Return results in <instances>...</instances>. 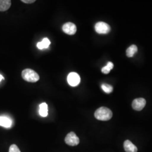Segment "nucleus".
Listing matches in <instances>:
<instances>
[{
	"label": "nucleus",
	"instance_id": "obj_14",
	"mask_svg": "<svg viewBox=\"0 0 152 152\" xmlns=\"http://www.w3.org/2000/svg\"><path fill=\"white\" fill-rule=\"evenodd\" d=\"M113 66L114 65L113 63L109 61L107 65L104 66L103 68L102 69V73H103L104 74H108L110 71L113 68Z\"/></svg>",
	"mask_w": 152,
	"mask_h": 152
},
{
	"label": "nucleus",
	"instance_id": "obj_10",
	"mask_svg": "<svg viewBox=\"0 0 152 152\" xmlns=\"http://www.w3.org/2000/svg\"><path fill=\"white\" fill-rule=\"evenodd\" d=\"M0 126L6 128H10L12 126V121L6 117H0Z\"/></svg>",
	"mask_w": 152,
	"mask_h": 152
},
{
	"label": "nucleus",
	"instance_id": "obj_8",
	"mask_svg": "<svg viewBox=\"0 0 152 152\" xmlns=\"http://www.w3.org/2000/svg\"><path fill=\"white\" fill-rule=\"evenodd\" d=\"M124 149L126 152H137V147L133 144L131 141L127 140L124 142Z\"/></svg>",
	"mask_w": 152,
	"mask_h": 152
},
{
	"label": "nucleus",
	"instance_id": "obj_7",
	"mask_svg": "<svg viewBox=\"0 0 152 152\" xmlns=\"http://www.w3.org/2000/svg\"><path fill=\"white\" fill-rule=\"evenodd\" d=\"M63 32L68 35H73L77 32L76 26L71 22H68L64 24L62 27Z\"/></svg>",
	"mask_w": 152,
	"mask_h": 152
},
{
	"label": "nucleus",
	"instance_id": "obj_4",
	"mask_svg": "<svg viewBox=\"0 0 152 152\" xmlns=\"http://www.w3.org/2000/svg\"><path fill=\"white\" fill-rule=\"evenodd\" d=\"M65 143L70 146H76L80 143V139L73 132H71L65 137Z\"/></svg>",
	"mask_w": 152,
	"mask_h": 152
},
{
	"label": "nucleus",
	"instance_id": "obj_2",
	"mask_svg": "<svg viewBox=\"0 0 152 152\" xmlns=\"http://www.w3.org/2000/svg\"><path fill=\"white\" fill-rule=\"evenodd\" d=\"M22 78L29 82H36L39 80V76L34 71L31 69H26L22 71Z\"/></svg>",
	"mask_w": 152,
	"mask_h": 152
},
{
	"label": "nucleus",
	"instance_id": "obj_6",
	"mask_svg": "<svg viewBox=\"0 0 152 152\" xmlns=\"http://www.w3.org/2000/svg\"><path fill=\"white\" fill-rule=\"evenodd\" d=\"M146 105V100L144 98H137L134 100L132 107V108L137 111H140L145 107Z\"/></svg>",
	"mask_w": 152,
	"mask_h": 152
},
{
	"label": "nucleus",
	"instance_id": "obj_16",
	"mask_svg": "<svg viewBox=\"0 0 152 152\" xmlns=\"http://www.w3.org/2000/svg\"><path fill=\"white\" fill-rule=\"evenodd\" d=\"M9 152H21L19 150V148L17 147L15 144L11 145L10 149H9Z\"/></svg>",
	"mask_w": 152,
	"mask_h": 152
},
{
	"label": "nucleus",
	"instance_id": "obj_12",
	"mask_svg": "<svg viewBox=\"0 0 152 152\" xmlns=\"http://www.w3.org/2000/svg\"><path fill=\"white\" fill-rule=\"evenodd\" d=\"M137 51V48L136 45H132L126 50V55L129 58L132 57Z\"/></svg>",
	"mask_w": 152,
	"mask_h": 152
},
{
	"label": "nucleus",
	"instance_id": "obj_15",
	"mask_svg": "<svg viewBox=\"0 0 152 152\" xmlns=\"http://www.w3.org/2000/svg\"><path fill=\"white\" fill-rule=\"evenodd\" d=\"M101 87H102V90H103L104 91L105 93H107V94L111 93L113 91V87L111 85L107 84V83H103Z\"/></svg>",
	"mask_w": 152,
	"mask_h": 152
},
{
	"label": "nucleus",
	"instance_id": "obj_1",
	"mask_svg": "<svg viewBox=\"0 0 152 152\" xmlns=\"http://www.w3.org/2000/svg\"><path fill=\"white\" fill-rule=\"evenodd\" d=\"M94 115L97 120L106 121L112 118L113 113L110 109L105 107H102L95 111Z\"/></svg>",
	"mask_w": 152,
	"mask_h": 152
},
{
	"label": "nucleus",
	"instance_id": "obj_11",
	"mask_svg": "<svg viewBox=\"0 0 152 152\" xmlns=\"http://www.w3.org/2000/svg\"><path fill=\"white\" fill-rule=\"evenodd\" d=\"M39 113L43 117H45L48 115V106L47 104L43 103L39 105Z\"/></svg>",
	"mask_w": 152,
	"mask_h": 152
},
{
	"label": "nucleus",
	"instance_id": "obj_5",
	"mask_svg": "<svg viewBox=\"0 0 152 152\" xmlns=\"http://www.w3.org/2000/svg\"><path fill=\"white\" fill-rule=\"evenodd\" d=\"M67 80L69 85L73 87L77 86V85H78L81 81L80 77L79 75H78L75 72L70 73L68 76Z\"/></svg>",
	"mask_w": 152,
	"mask_h": 152
},
{
	"label": "nucleus",
	"instance_id": "obj_9",
	"mask_svg": "<svg viewBox=\"0 0 152 152\" xmlns=\"http://www.w3.org/2000/svg\"><path fill=\"white\" fill-rule=\"evenodd\" d=\"M10 0H0V11L7 10L11 6Z\"/></svg>",
	"mask_w": 152,
	"mask_h": 152
},
{
	"label": "nucleus",
	"instance_id": "obj_17",
	"mask_svg": "<svg viewBox=\"0 0 152 152\" xmlns=\"http://www.w3.org/2000/svg\"><path fill=\"white\" fill-rule=\"evenodd\" d=\"M22 2L25 3V4H32L34 3L36 1L35 0H29V1H27V0H22Z\"/></svg>",
	"mask_w": 152,
	"mask_h": 152
},
{
	"label": "nucleus",
	"instance_id": "obj_18",
	"mask_svg": "<svg viewBox=\"0 0 152 152\" xmlns=\"http://www.w3.org/2000/svg\"><path fill=\"white\" fill-rule=\"evenodd\" d=\"M2 80H4V77L2 76L1 75H0V82L2 81Z\"/></svg>",
	"mask_w": 152,
	"mask_h": 152
},
{
	"label": "nucleus",
	"instance_id": "obj_13",
	"mask_svg": "<svg viewBox=\"0 0 152 152\" xmlns=\"http://www.w3.org/2000/svg\"><path fill=\"white\" fill-rule=\"evenodd\" d=\"M50 45V41L49 39L48 38H45L43 39V40L41 42H38L37 45V46L38 49L42 50L45 48H48Z\"/></svg>",
	"mask_w": 152,
	"mask_h": 152
},
{
	"label": "nucleus",
	"instance_id": "obj_3",
	"mask_svg": "<svg viewBox=\"0 0 152 152\" xmlns=\"http://www.w3.org/2000/svg\"><path fill=\"white\" fill-rule=\"evenodd\" d=\"M95 29L99 34H107L110 31V27L105 22H99L95 24Z\"/></svg>",
	"mask_w": 152,
	"mask_h": 152
}]
</instances>
